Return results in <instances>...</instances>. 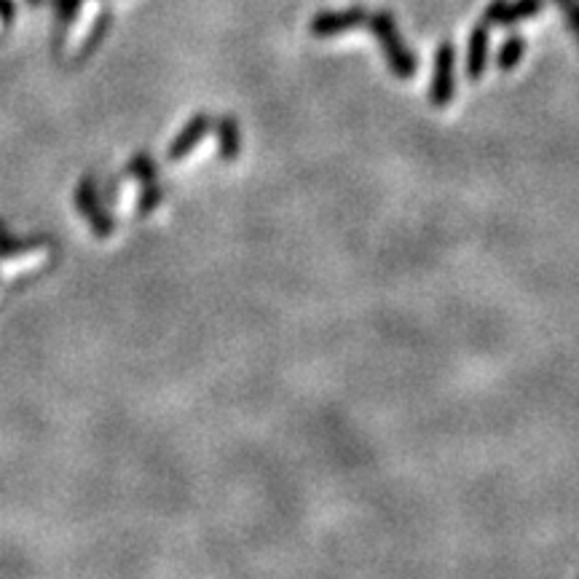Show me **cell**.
Returning <instances> with one entry per match:
<instances>
[{
    "instance_id": "1",
    "label": "cell",
    "mask_w": 579,
    "mask_h": 579,
    "mask_svg": "<svg viewBox=\"0 0 579 579\" xmlns=\"http://www.w3.org/2000/svg\"><path fill=\"white\" fill-rule=\"evenodd\" d=\"M365 27L376 35L378 46H381V54H384L386 59V68H389L392 76L400 78V81H408V78L416 76L419 59H416V54L408 49V43H405L392 11H370Z\"/></svg>"
},
{
    "instance_id": "2",
    "label": "cell",
    "mask_w": 579,
    "mask_h": 579,
    "mask_svg": "<svg viewBox=\"0 0 579 579\" xmlns=\"http://www.w3.org/2000/svg\"><path fill=\"white\" fill-rule=\"evenodd\" d=\"M456 97V49L451 41H443L435 54V73L429 86V102L435 108L451 105Z\"/></svg>"
},
{
    "instance_id": "3",
    "label": "cell",
    "mask_w": 579,
    "mask_h": 579,
    "mask_svg": "<svg viewBox=\"0 0 579 579\" xmlns=\"http://www.w3.org/2000/svg\"><path fill=\"white\" fill-rule=\"evenodd\" d=\"M126 169H129V175L135 177V180H140V185H143L137 210H140L143 218L145 215H153V212L159 210L161 199H164V191H161L159 185V169H156V161H153L148 153H135V156L129 159V164H126Z\"/></svg>"
},
{
    "instance_id": "4",
    "label": "cell",
    "mask_w": 579,
    "mask_h": 579,
    "mask_svg": "<svg viewBox=\"0 0 579 579\" xmlns=\"http://www.w3.org/2000/svg\"><path fill=\"white\" fill-rule=\"evenodd\" d=\"M76 207L78 212L84 215L86 223L92 226L94 236H100V239H108L116 231V223L108 215V210L102 207L100 202V193H97V183H94V177H84L76 188Z\"/></svg>"
},
{
    "instance_id": "5",
    "label": "cell",
    "mask_w": 579,
    "mask_h": 579,
    "mask_svg": "<svg viewBox=\"0 0 579 579\" xmlns=\"http://www.w3.org/2000/svg\"><path fill=\"white\" fill-rule=\"evenodd\" d=\"M368 9L362 6H352V9H338V11H319L314 14L309 25V33L314 38H333V35L352 33L357 27H365L368 22Z\"/></svg>"
},
{
    "instance_id": "6",
    "label": "cell",
    "mask_w": 579,
    "mask_h": 579,
    "mask_svg": "<svg viewBox=\"0 0 579 579\" xmlns=\"http://www.w3.org/2000/svg\"><path fill=\"white\" fill-rule=\"evenodd\" d=\"M542 9H545V0H512V3L496 0L483 14V22L488 27H510L523 22V19L537 17V14H542Z\"/></svg>"
},
{
    "instance_id": "7",
    "label": "cell",
    "mask_w": 579,
    "mask_h": 579,
    "mask_svg": "<svg viewBox=\"0 0 579 579\" xmlns=\"http://www.w3.org/2000/svg\"><path fill=\"white\" fill-rule=\"evenodd\" d=\"M212 132V118L207 116V113H196V116L188 121V124L180 129V135L172 140V145H169V161H183L188 153H193V148L202 143L204 137L210 135Z\"/></svg>"
},
{
    "instance_id": "8",
    "label": "cell",
    "mask_w": 579,
    "mask_h": 579,
    "mask_svg": "<svg viewBox=\"0 0 579 579\" xmlns=\"http://www.w3.org/2000/svg\"><path fill=\"white\" fill-rule=\"evenodd\" d=\"M488 68V25L472 27L470 43H467V78L478 81Z\"/></svg>"
},
{
    "instance_id": "9",
    "label": "cell",
    "mask_w": 579,
    "mask_h": 579,
    "mask_svg": "<svg viewBox=\"0 0 579 579\" xmlns=\"http://www.w3.org/2000/svg\"><path fill=\"white\" fill-rule=\"evenodd\" d=\"M215 135H218V153L223 161H236L242 151V129L234 116L215 118Z\"/></svg>"
},
{
    "instance_id": "10",
    "label": "cell",
    "mask_w": 579,
    "mask_h": 579,
    "mask_svg": "<svg viewBox=\"0 0 579 579\" xmlns=\"http://www.w3.org/2000/svg\"><path fill=\"white\" fill-rule=\"evenodd\" d=\"M523 54H526V38L523 35H510L507 41L502 43V49H499V70L504 73H510L521 65Z\"/></svg>"
},
{
    "instance_id": "11",
    "label": "cell",
    "mask_w": 579,
    "mask_h": 579,
    "mask_svg": "<svg viewBox=\"0 0 579 579\" xmlns=\"http://www.w3.org/2000/svg\"><path fill=\"white\" fill-rule=\"evenodd\" d=\"M43 244H46V239H41V236H33V239H9V236L0 231V258H14V255H22V252L38 250Z\"/></svg>"
},
{
    "instance_id": "12",
    "label": "cell",
    "mask_w": 579,
    "mask_h": 579,
    "mask_svg": "<svg viewBox=\"0 0 579 579\" xmlns=\"http://www.w3.org/2000/svg\"><path fill=\"white\" fill-rule=\"evenodd\" d=\"M108 30H110V14H100V19L94 22L92 33H89V38L84 41V49H81V54H78V62L86 57H92L94 51H97V46L102 43V38L108 35Z\"/></svg>"
},
{
    "instance_id": "13",
    "label": "cell",
    "mask_w": 579,
    "mask_h": 579,
    "mask_svg": "<svg viewBox=\"0 0 579 579\" xmlns=\"http://www.w3.org/2000/svg\"><path fill=\"white\" fill-rule=\"evenodd\" d=\"M555 6L563 11V19H566V25H569L571 35L577 38L579 46V0H555Z\"/></svg>"
},
{
    "instance_id": "14",
    "label": "cell",
    "mask_w": 579,
    "mask_h": 579,
    "mask_svg": "<svg viewBox=\"0 0 579 579\" xmlns=\"http://www.w3.org/2000/svg\"><path fill=\"white\" fill-rule=\"evenodd\" d=\"M78 6H81V0H59V14H62V19H65V22H70V19H73V14L78 11Z\"/></svg>"
},
{
    "instance_id": "15",
    "label": "cell",
    "mask_w": 579,
    "mask_h": 579,
    "mask_svg": "<svg viewBox=\"0 0 579 579\" xmlns=\"http://www.w3.org/2000/svg\"><path fill=\"white\" fill-rule=\"evenodd\" d=\"M0 231H3V226H0Z\"/></svg>"
}]
</instances>
